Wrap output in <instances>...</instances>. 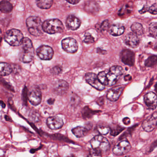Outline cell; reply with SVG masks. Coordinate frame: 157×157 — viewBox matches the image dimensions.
<instances>
[{
	"mask_svg": "<svg viewBox=\"0 0 157 157\" xmlns=\"http://www.w3.org/2000/svg\"><path fill=\"white\" fill-rule=\"evenodd\" d=\"M85 79L90 85L98 90L102 91L105 88V85L100 83L97 76L94 73H87L85 75Z\"/></svg>",
	"mask_w": 157,
	"mask_h": 157,
	"instance_id": "cell-10",
	"label": "cell"
},
{
	"mask_svg": "<svg viewBox=\"0 0 157 157\" xmlns=\"http://www.w3.org/2000/svg\"><path fill=\"white\" fill-rule=\"evenodd\" d=\"M24 36L18 29H11L7 31L4 36V40L12 46H20L22 42Z\"/></svg>",
	"mask_w": 157,
	"mask_h": 157,
	"instance_id": "cell-5",
	"label": "cell"
},
{
	"mask_svg": "<svg viewBox=\"0 0 157 157\" xmlns=\"http://www.w3.org/2000/svg\"><path fill=\"white\" fill-rule=\"evenodd\" d=\"M81 21L80 19L73 15H70L66 20V26L67 28L72 31H75L80 27Z\"/></svg>",
	"mask_w": 157,
	"mask_h": 157,
	"instance_id": "cell-19",
	"label": "cell"
},
{
	"mask_svg": "<svg viewBox=\"0 0 157 157\" xmlns=\"http://www.w3.org/2000/svg\"><path fill=\"white\" fill-rule=\"evenodd\" d=\"M70 101L71 105L77 106L80 102V99L77 95L72 94L70 96Z\"/></svg>",
	"mask_w": 157,
	"mask_h": 157,
	"instance_id": "cell-30",
	"label": "cell"
},
{
	"mask_svg": "<svg viewBox=\"0 0 157 157\" xmlns=\"http://www.w3.org/2000/svg\"><path fill=\"white\" fill-rule=\"evenodd\" d=\"M62 71V69H61L60 67H59V66H55V67H54V68L51 69V72L54 74H59L61 73Z\"/></svg>",
	"mask_w": 157,
	"mask_h": 157,
	"instance_id": "cell-33",
	"label": "cell"
},
{
	"mask_svg": "<svg viewBox=\"0 0 157 157\" xmlns=\"http://www.w3.org/2000/svg\"><path fill=\"white\" fill-rule=\"evenodd\" d=\"M102 153L99 151L92 149L89 152L88 157H101Z\"/></svg>",
	"mask_w": 157,
	"mask_h": 157,
	"instance_id": "cell-32",
	"label": "cell"
},
{
	"mask_svg": "<svg viewBox=\"0 0 157 157\" xmlns=\"http://www.w3.org/2000/svg\"><path fill=\"white\" fill-rule=\"evenodd\" d=\"M37 54L40 58L43 60H50L53 58L54 52L52 47L46 45H42L38 48Z\"/></svg>",
	"mask_w": 157,
	"mask_h": 157,
	"instance_id": "cell-8",
	"label": "cell"
},
{
	"mask_svg": "<svg viewBox=\"0 0 157 157\" xmlns=\"http://www.w3.org/2000/svg\"><path fill=\"white\" fill-rule=\"evenodd\" d=\"M69 87V85L66 81L59 80L55 83L54 89L57 94L62 95L68 90Z\"/></svg>",
	"mask_w": 157,
	"mask_h": 157,
	"instance_id": "cell-18",
	"label": "cell"
},
{
	"mask_svg": "<svg viewBox=\"0 0 157 157\" xmlns=\"http://www.w3.org/2000/svg\"><path fill=\"white\" fill-rule=\"evenodd\" d=\"M66 1L70 4L75 5L77 4L80 1V0H66Z\"/></svg>",
	"mask_w": 157,
	"mask_h": 157,
	"instance_id": "cell-39",
	"label": "cell"
},
{
	"mask_svg": "<svg viewBox=\"0 0 157 157\" xmlns=\"http://www.w3.org/2000/svg\"><path fill=\"white\" fill-rule=\"evenodd\" d=\"M157 63V57L156 55L149 57L145 62V65L147 67H151L156 65Z\"/></svg>",
	"mask_w": 157,
	"mask_h": 157,
	"instance_id": "cell-26",
	"label": "cell"
},
{
	"mask_svg": "<svg viewBox=\"0 0 157 157\" xmlns=\"http://www.w3.org/2000/svg\"><path fill=\"white\" fill-rule=\"evenodd\" d=\"M26 23L29 32L31 35L38 37L43 34V23L38 17H29L27 19Z\"/></svg>",
	"mask_w": 157,
	"mask_h": 157,
	"instance_id": "cell-4",
	"label": "cell"
},
{
	"mask_svg": "<svg viewBox=\"0 0 157 157\" xmlns=\"http://www.w3.org/2000/svg\"><path fill=\"white\" fill-rule=\"evenodd\" d=\"M13 5L11 3L7 0H3L0 1V11L4 13L11 12L13 10Z\"/></svg>",
	"mask_w": 157,
	"mask_h": 157,
	"instance_id": "cell-23",
	"label": "cell"
},
{
	"mask_svg": "<svg viewBox=\"0 0 157 157\" xmlns=\"http://www.w3.org/2000/svg\"><path fill=\"white\" fill-rule=\"evenodd\" d=\"M61 44L62 48L67 53H74L78 50V43L77 41L72 38L64 39L61 42Z\"/></svg>",
	"mask_w": 157,
	"mask_h": 157,
	"instance_id": "cell-7",
	"label": "cell"
},
{
	"mask_svg": "<svg viewBox=\"0 0 157 157\" xmlns=\"http://www.w3.org/2000/svg\"><path fill=\"white\" fill-rule=\"evenodd\" d=\"M147 11H148V6L147 5H145V6L143 7V8L140 10L139 12L141 14H143L145 12H147Z\"/></svg>",
	"mask_w": 157,
	"mask_h": 157,
	"instance_id": "cell-37",
	"label": "cell"
},
{
	"mask_svg": "<svg viewBox=\"0 0 157 157\" xmlns=\"http://www.w3.org/2000/svg\"><path fill=\"white\" fill-rule=\"evenodd\" d=\"M73 134L77 138H81L85 137L88 131V129L86 127L77 126L71 130Z\"/></svg>",
	"mask_w": 157,
	"mask_h": 157,
	"instance_id": "cell-21",
	"label": "cell"
},
{
	"mask_svg": "<svg viewBox=\"0 0 157 157\" xmlns=\"http://www.w3.org/2000/svg\"><path fill=\"white\" fill-rule=\"evenodd\" d=\"M124 87L122 85L115 86L111 88L108 91L107 98L111 101H116L118 100L123 92Z\"/></svg>",
	"mask_w": 157,
	"mask_h": 157,
	"instance_id": "cell-14",
	"label": "cell"
},
{
	"mask_svg": "<svg viewBox=\"0 0 157 157\" xmlns=\"http://www.w3.org/2000/svg\"><path fill=\"white\" fill-rule=\"evenodd\" d=\"M83 42L87 44H91L94 42V38L90 34L87 33L85 34V39Z\"/></svg>",
	"mask_w": 157,
	"mask_h": 157,
	"instance_id": "cell-31",
	"label": "cell"
},
{
	"mask_svg": "<svg viewBox=\"0 0 157 157\" xmlns=\"http://www.w3.org/2000/svg\"><path fill=\"white\" fill-rule=\"evenodd\" d=\"M43 31L49 34L61 33L64 29V25L58 19H49L45 21L42 26Z\"/></svg>",
	"mask_w": 157,
	"mask_h": 157,
	"instance_id": "cell-3",
	"label": "cell"
},
{
	"mask_svg": "<svg viewBox=\"0 0 157 157\" xmlns=\"http://www.w3.org/2000/svg\"><path fill=\"white\" fill-rule=\"evenodd\" d=\"M124 41L126 45L133 48L138 47L140 43L138 36L133 32L127 34L124 38Z\"/></svg>",
	"mask_w": 157,
	"mask_h": 157,
	"instance_id": "cell-16",
	"label": "cell"
},
{
	"mask_svg": "<svg viewBox=\"0 0 157 157\" xmlns=\"http://www.w3.org/2000/svg\"><path fill=\"white\" fill-rule=\"evenodd\" d=\"M128 157V156H127V157Z\"/></svg>",
	"mask_w": 157,
	"mask_h": 157,
	"instance_id": "cell-44",
	"label": "cell"
},
{
	"mask_svg": "<svg viewBox=\"0 0 157 157\" xmlns=\"http://www.w3.org/2000/svg\"><path fill=\"white\" fill-rule=\"evenodd\" d=\"M122 61L126 65L133 66L135 63V54L132 51L128 49L123 50L121 53Z\"/></svg>",
	"mask_w": 157,
	"mask_h": 157,
	"instance_id": "cell-12",
	"label": "cell"
},
{
	"mask_svg": "<svg viewBox=\"0 0 157 157\" xmlns=\"http://www.w3.org/2000/svg\"><path fill=\"white\" fill-rule=\"evenodd\" d=\"M54 102H55V100L53 99H50L48 100V103L50 104H52L54 103Z\"/></svg>",
	"mask_w": 157,
	"mask_h": 157,
	"instance_id": "cell-41",
	"label": "cell"
},
{
	"mask_svg": "<svg viewBox=\"0 0 157 157\" xmlns=\"http://www.w3.org/2000/svg\"><path fill=\"white\" fill-rule=\"evenodd\" d=\"M157 24L156 22L152 23L149 26V33L150 36L156 38L157 37Z\"/></svg>",
	"mask_w": 157,
	"mask_h": 157,
	"instance_id": "cell-27",
	"label": "cell"
},
{
	"mask_svg": "<svg viewBox=\"0 0 157 157\" xmlns=\"http://www.w3.org/2000/svg\"><path fill=\"white\" fill-rule=\"evenodd\" d=\"M124 129H125V128L122 127L118 126H115L110 129V134L111 136L115 137V136L119 135Z\"/></svg>",
	"mask_w": 157,
	"mask_h": 157,
	"instance_id": "cell-28",
	"label": "cell"
},
{
	"mask_svg": "<svg viewBox=\"0 0 157 157\" xmlns=\"http://www.w3.org/2000/svg\"><path fill=\"white\" fill-rule=\"evenodd\" d=\"M47 126L51 130H58L62 128L64 122L61 118L58 116H52L47 120Z\"/></svg>",
	"mask_w": 157,
	"mask_h": 157,
	"instance_id": "cell-13",
	"label": "cell"
},
{
	"mask_svg": "<svg viewBox=\"0 0 157 157\" xmlns=\"http://www.w3.org/2000/svg\"><path fill=\"white\" fill-rule=\"evenodd\" d=\"M125 81H129L132 79L130 75H126L125 77Z\"/></svg>",
	"mask_w": 157,
	"mask_h": 157,
	"instance_id": "cell-40",
	"label": "cell"
},
{
	"mask_svg": "<svg viewBox=\"0 0 157 157\" xmlns=\"http://www.w3.org/2000/svg\"><path fill=\"white\" fill-rule=\"evenodd\" d=\"M123 122L125 125L127 126V125H130V120L129 118L126 117L123 119Z\"/></svg>",
	"mask_w": 157,
	"mask_h": 157,
	"instance_id": "cell-38",
	"label": "cell"
},
{
	"mask_svg": "<svg viewBox=\"0 0 157 157\" xmlns=\"http://www.w3.org/2000/svg\"><path fill=\"white\" fill-rule=\"evenodd\" d=\"M38 7L42 9H48L53 5V0H35Z\"/></svg>",
	"mask_w": 157,
	"mask_h": 157,
	"instance_id": "cell-24",
	"label": "cell"
},
{
	"mask_svg": "<svg viewBox=\"0 0 157 157\" xmlns=\"http://www.w3.org/2000/svg\"><path fill=\"white\" fill-rule=\"evenodd\" d=\"M157 4L156 3H154L153 5H152L148 10L149 12L151 14L156 15L157 14Z\"/></svg>",
	"mask_w": 157,
	"mask_h": 157,
	"instance_id": "cell-34",
	"label": "cell"
},
{
	"mask_svg": "<svg viewBox=\"0 0 157 157\" xmlns=\"http://www.w3.org/2000/svg\"><path fill=\"white\" fill-rule=\"evenodd\" d=\"M131 148V146L128 141H122L115 146L113 152L115 155L121 156L129 153Z\"/></svg>",
	"mask_w": 157,
	"mask_h": 157,
	"instance_id": "cell-9",
	"label": "cell"
},
{
	"mask_svg": "<svg viewBox=\"0 0 157 157\" xmlns=\"http://www.w3.org/2000/svg\"><path fill=\"white\" fill-rule=\"evenodd\" d=\"M124 73V69L121 66L111 67L108 73L105 71L100 72L97 75L99 80L105 86H113L116 84L119 78Z\"/></svg>",
	"mask_w": 157,
	"mask_h": 157,
	"instance_id": "cell-1",
	"label": "cell"
},
{
	"mask_svg": "<svg viewBox=\"0 0 157 157\" xmlns=\"http://www.w3.org/2000/svg\"><path fill=\"white\" fill-rule=\"evenodd\" d=\"M97 131L101 135L108 134L110 131V128L106 126H100L97 127Z\"/></svg>",
	"mask_w": 157,
	"mask_h": 157,
	"instance_id": "cell-29",
	"label": "cell"
},
{
	"mask_svg": "<svg viewBox=\"0 0 157 157\" xmlns=\"http://www.w3.org/2000/svg\"><path fill=\"white\" fill-rule=\"evenodd\" d=\"M144 102L148 108L155 110L157 105V97L156 94L153 92L147 93L144 96Z\"/></svg>",
	"mask_w": 157,
	"mask_h": 157,
	"instance_id": "cell-17",
	"label": "cell"
},
{
	"mask_svg": "<svg viewBox=\"0 0 157 157\" xmlns=\"http://www.w3.org/2000/svg\"><path fill=\"white\" fill-rule=\"evenodd\" d=\"M109 27V23L108 20H105L102 23H101V29L102 31H106Z\"/></svg>",
	"mask_w": 157,
	"mask_h": 157,
	"instance_id": "cell-35",
	"label": "cell"
},
{
	"mask_svg": "<svg viewBox=\"0 0 157 157\" xmlns=\"http://www.w3.org/2000/svg\"><path fill=\"white\" fill-rule=\"evenodd\" d=\"M157 112H155L143 121L142 127L145 131L151 132L155 129L157 126Z\"/></svg>",
	"mask_w": 157,
	"mask_h": 157,
	"instance_id": "cell-11",
	"label": "cell"
},
{
	"mask_svg": "<svg viewBox=\"0 0 157 157\" xmlns=\"http://www.w3.org/2000/svg\"><path fill=\"white\" fill-rule=\"evenodd\" d=\"M28 99L33 105H38L42 102V92L38 89L32 90L29 94Z\"/></svg>",
	"mask_w": 157,
	"mask_h": 157,
	"instance_id": "cell-15",
	"label": "cell"
},
{
	"mask_svg": "<svg viewBox=\"0 0 157 157\" xmlns=\"http://www.w3.org/2000/svg\"><path fill=\"white\" fill-rule=\"evenodd\" d=\"M125 28L120 24H114L109 28V32L111 35L115 37L120 36L124 33Z\"/></svg>",
	"mask_w": 157,
	"mask_h": 157,
	"instance_id": "cell-20",
	"label": "cell"
},
{
	"mask_svg": "<svg viewBox=\"0 0 157 157\" xmlns=\"http://www.w3.org/2000/svg\"><path fill=\"white\" fill-rule=\"evenodd\" d=\"M1 34H2V33H1V29H0V37L1 36Z\"/></svg>",
	"mask_w": 157,
	"mask_h": 157,
	"instance_id": "cell-43",
	"label": "cell"
},
{
	"mask_svg": "<svg viewBox=\"0 0 157 157\" xmlns=\"http://www.w3.org/2000/svg\"><path fill=\"white\" fill-rule=\"evenodd\" d=\"M21 45V50L19 54L20 61L24 63L32 62L34 57V49L32 41L28 38H24Z\"/></svg>",
	"mask_w": 157,
	"mask_h": 157,
	"instance_id": "cell-2",
	"label": "cell"
},
{
	"mask_svg": "<svg viewBox=\"0 0 157 157\" xmlns=\"http://www.w3.org/2000/svg\"><path fill=\"white\" fill-rule=\"evenodd\" d=\"M85 110H86V111L88 112V114H86L85 115L83 116L84 117L86 118H90L91 116H92L93 115L94 111H92L90 110H89L87 108H85Z\"/></svg>",
	"mask_w": 157,
	"mask_h": 157,
	"instance_id": "cell-36",
	"label": "cell"
},
{
	"mask_svg": "<svg viewBox=\"0 0 157 157\" xmlns=\"http://www.w3.org/2000/svg\"><path fill=\"white\" fill-rule=\"evenodd\" d=\"M12 72V66L7 63L0 62V75L5 76L9 75Z\"/></svg>",
	"mask_w": 157,
	"mask_h": 157,
	"instance_id": "cell-22",
	"label": "cell"
},
{
	"mask_svg": "<svg viewBox=\"0 0 157 157\" xmlns=\"http://www.w3.org/2000/svg\"><path fill=\"white\" fill-rule=\"evenodd\" d=\"M131 29L133 33L137 36H141L144 33V28L141 23H134L132 24Z\"/></svg>",
	"mask_w": 157,
	"mask_h": 157,
	"instance_id": "cell-25",
	"label": "cell"
},
{
	"mask_svg": "<svg viewBox=\"0 0 157 157\" xmlns=\"http://www.w3.org/2000/svg\"><path fill=\"white\" fill-rule=\"evenodd\" d=\"M0 105H1V106L2 107H3V108L5 107V104H4V102H1V101H0Z\"/></svg>",
	"mask_w": 157,
	"mask_h": 157,
	"instance_id": "cell-42",
	"label": "cell"
},
{
	"mask_svg": "<svg viewBox=\"0 0 157 157\" xmlns=\"http://www.w3.org/2000/svg\"><path fill=\"white\" fill-rule=\"evenodd\" d=\"M92 149L100 152L105 153L109 150L110 144L107 138L103 136L97 135L94 137L90 141Z\"/></svg>",
	"mask_w": 157,
	"mask_h": 157,
	"instance_id": "cell-6",
	"label": "cell"
}]
</instances>
